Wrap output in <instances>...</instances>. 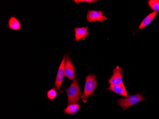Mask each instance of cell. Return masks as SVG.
I'll list each match as a JSON object with an SVG mask.
<instances>
[{
    "mask_svg": "<svg viewBox=\"0 0 159 119\" xmlns=\"http://www.w3.org/2000/svg\"><path fill=\"white\" fill-rule=\"evenodd\" d=\"M66 92L67 95L68 105L71 104L77 103L79 102L82 93L76 78L74 79L73 83L66 90Z\"/></svg>",
    "mask_w": 159,
    "mask_h": 119,
    "instance_id": "obj_1",
    "label": "cell"
},
{
    "mask_svg": "<svg viewBox=\"0 0 159 119\" xmlns=\"http://www.w3.org/2000/svg\"><path fill=\"white\" fill-rule=\"evenodd\" d=\"M97 84L96 76L94 74H89L86 77L84 94L82 97V100L84 103L90 96L93 95L94 92L97 89Z\"/></svg>",
    "mask_w": 159,
    "mask_h": 119,
    "instance_id": "obj_2",
    "label": "cell"
},
{
    "mask_svg": "<svg viewBox=\"0 0 159 119\" xmlns=\"http://www.w3.org/2000/svg\"><path fill=\"white\" fill-rule=\"evenodd\" d=\"M145 100V98L143 96V94L138 93L136 94L128 96L125 99H119L118 100L117 103L122 109L126 110L131 106L143 102Z\"/></svg>",
    "mask_w": 159,
    "mask_h": 119,
    "instance_id": "obj_3",
    "label": "cell"
},
{
    "mask_svg": "<svg viewBox=\"0 0 159 119\" xmlns=\"http://www.w3.org/2000/svg\"><path fill=\"white\" fill-rule=\"evenodd\" d=\"M103 13L101 11L89 10L87 15V19L90 23L95 21L103 22L107 18L105 16H103Z\"/></svg>",
    "mask_w": 159,
    "mask_h": 119,
    "instance_id": "obj_4",
    "label": "cell"
},
{
    "mask_svg": "<svg viewBox=\"0 0 159 119\" xmlns=\"http://www.w3.org/2000/svg\"><path fill=\"white\" fill-rule=\"evenodd\" d=\"M65 63H66V56L63 57V59L61 61V63L58 70V72H57L56 80H55V83H54V85L58 90H59L61 87L63 78L65 76V70H64Z\"/></svg>",
    "mask_w": 159,
    "mask_h": 119,
    "instance_id": "obj_5",
    "label": "cell"
},
{
    "mask_svg": "<svg viewBox=\"0 0 159 119\" xmlns=\"http://www.w3.org/2000/svg\"><path fill=\"white\" fill-rule=\"evenodd\" d=\"M110 85H119L123 84L122 69L117 66L113 71L112 76L108 80Z\"/></svg>",
    "mask_w": 159,
    "mask_h": 119,
    "instance_id": "obj_6",
    "label": "cell"
},
{
    "mask_svg": "<svg viewBox=\"0 0 159 119\" xmlns=\"http://www.w3.org/2000/svg\"><path fill=\"white\" fill-rule=\"evenodd\" d=\"M65 76L73 80L75 78V69L74 64L68 56H66L65 63Z\"/></svg>",
    "mask_w": 159,
    "mask_h": 119,
    "instance_id": "obj_7",
    "label": "cell"
},
{
    "mask_svg": "<svg viewBox=\"0 0 159 119\" xmlns=\"http://www.w3.org/2000/svg\"><path fill=\"white\" fill-rule=\"evenodd\" d=\"M107 89L122 96L126 97L128 96L126 89L124 84L119 85H110V86Z\"/></svg>",
    "mask_w": 159,
    "mask_h": 119,
    "instance_id": "obj_8",
    "label": "cell"
},
{
    "mask_svg": "<svg viewBox=\"0 0 159 119\" xmlns=\"http://www.w3.org/2000/svg\"><path fill=\"white\" fill-rule=\"evenodd\" d=\"M88 27H86L76 28H75V41H79V40H84L87 36L89 34L88 32Z\"/></svg>",
    "mask_w": 159,
    "mask_h": 119,
    "instance_id": "obj_9",
    "label": "cell"
},
{
    "mask_svg": "<svg viewBox=\"0 0 159 119\" xmlns=\"http://www.w3.org/2000/svg\"><path fill=\"white\" fill-rule=\"evenodd\" d=\"M158 12L153 11L149 14L145 18H144L139 27V29L142 30L149 25L153 20Z\"/></svg>",
    "mask_w": 159,
    "mask_h": 119,
    "instance_id": "obj_10",
    "label": "cell"
},
{
    "mask_svg": "<svg viewBox=\"0 0 159 119\" xmlns=\"http://www.w3.org/2000/svg\"><path fill=\"white\" fill-rule=\"evenodd\" d=\"M80 108V104L78 103L71 104L64 110V112L66 114H75L76 113Z\"/></svg>",
    "mask_w": 159,
    "mask_h": 119,
    "instance_id": "obj_11",
    "label": "cell"
},
{
    "mask_svg": "<svg viewBox=\"0 0 159 119\" xmlns=\"http://www.w3.org/2000/svg\"><path fill=\"white\" fill-rule=\"evenodd\" d=\"M9 28L16 31H18L21 28V25L18 20L14 16H12L9 19L8 21Z\"/></svg>",
    "mask_w": 159,
    "mask_h": 119,
    "instance_id": "obj_12",
    "label": "cell"
},
{
    "mask_svg": "<svg viewBox=\"0 0 159 119\" xmlns=\"http://www.w3.org/2000/svg\"><path fill=\"white\" fill-rule=\"evenodd\" d=\"M148 4L151 9L155 12H159V0H149Z\"/></svg>",
    "mask_w": 159,
    "mask_h": 119,
    "instance_id": "obj_13",
    "label": "cell"
},
{
    "mask_svg": "<svg viewBox=\"0 0 159 119\" xmlns=\"http://www.w3.org/2000/svg\"><path fill=\"white\" fill-rule=\"evenodd\" d=\"M57 93L55 88H52L47 93V97L49 100H53L57 96Z\"/></svg>",
    "mask_w": 159,
    "mask_h": 119,
    "instance_id": "obj_14",
    "label": "cell"
},
{
    "mask_svg": "<svg viewBox=\"0 0 159 119\" xmlns=\"http://www.w3.org/2000/svg\"><path fill=\"white\" fill-rule=\"evenodd\" d=\"M77 4L81 2H87V3H94L96 2L97 1H93V0H76L74 1Z\"/></svg>",
    "mask_w": 159,
    "mask_h": 119,
    "instance_id": "obj_15",
    "label": "cell"
}]
</instances>
